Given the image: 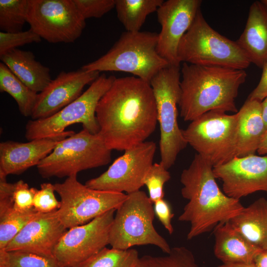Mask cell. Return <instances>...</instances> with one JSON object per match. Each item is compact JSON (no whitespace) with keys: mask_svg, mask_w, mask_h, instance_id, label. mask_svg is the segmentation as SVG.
Masks as SVG:
<instances>
[{"mask_svg":"<svg viewBox=\"0 0 267 267\" xmlns=\"http://www.w3.org/2000/svg\"><path fill=\"white\" fill-rule=\"evenodd\" d=\"M95 115L98 134L111 150H126L145 141L158 122L150 83L135 76L116 78Z\"/></svg>","mask_w":267,"mask_h":267,"instance_id":"cell-1","label":"cell"},{"mask_svg":"<svg viewBox=\"0 0 267 267\" xmlns=\"http://www.w3.org/2000/svg\"><path fill=\"white\" fill-rule=\"evenodd\" d=\"M213 168L197 154L181 174V194L188 202L178 220L190 223L188 240L213 230L238 215L244 207L240 200L228 196L220 189Z\"/></svg>","mask_w":267,"mask_h":267,"instance_id":"cell-2","label":"cell"},{"mask_svg":"<svg viewBox=\"0 0 267 267\" xmlns=\"http://www.w3.org/2000/svg\"><path fill=\"white\" fill-rule=\"evenodd\" d=\"M181 117L192 121L213 110L237 113L235 99L245 82V70L183 63L180 69Z\"/></svg>","mask_w":267,"mask_h":267,"instance_id":"cell-3","label":"cell"},{"mask_svg":"<svg viewBox=\"0 0 267 267\" xmlns=\"http://www.w3.org/2000/svg\"><path fill=\"white\" fill-rule=\"evenodd\" d=\"M158 38L154 32L126 31L105 54L81 69L127 72L150 83L159 71L169 65L157 51Z\"/></svg>","mask_w":267,"mask_h":267,"instance_id":"cell-4","label":"cell"},{"mask_svg":"<svg viewBox=\"0 0 267 267\" xmlns=\"http://www.w3.org/2000/svg\"><path fill=\"white\" fill-rule=\"evenodd\" d=\"M178 57L180 63L241 70L251 64L236 41L221 35L209 25L201 9L179 42Z\"/></svg>","mask_w":267,"mask_h":267,"instance_id":"cell-5","label":"cell"},{"mask_svg":"<svg viewBox=\"0 0 267 267\" xmlns=\"http://www.w3.org/2000/svg\"><path fill=\"white\" fill-rule=\"evenodd\" d=\"M127 195L115 214L109 245L120 250L152 245L166 254L170 253L172 248L154 226L153 204L146 193L139 190Z\"/></svg>","mask_w":267,"mask_h":267,"instance_id":"cell-6","label":"cell"},{"mask_svg":"<svg viewBox=\"0 0 267 267\" xmlns=\"http://www.w3.org/2000/svg\"><path fill=\"white\" fill-rule=\"evenodd\" d=\"M111 152L98 133L83 129L60 141L37 167L43 178H67L107 165Z\"/></svg>","mask_w":267,"mask_h":267,"instance_id":"cell-7","label":"cell"},{"mask_svg":"<svg viewBox=\"0 0 267 267\" xmlns=\"http://www.w3.org/2000/svg\"><path fill=\"white\" fill-rule=\"evenodd\" d=\"M180 75V67L169 65L159 71L150 82L160 126V163L167 170L175 164L178 153L187 145L178 123Z\"/></svg>","mask_w":267,"mask_h":267,"instance_id":"cell-8","label":"cell"},{"mask_svg":"<svg viewBox=\"0 0 267 267\" xmlns=\"http://www.w3.org/2000/svg\"><path fill=\"white\" fill-rule=\"evenodd\" d=\"M115 79L114 76L102 74L78 98L55 114L46 118L29 120L25 127V138L30 141L58 135L66 131L68 127L77 123L90 133L98 134L97 105Z\"/></svg>","mask_w":267,"mask_h":267,"instance_id":"cell-9","label":"cell"},{"mask_svg":"<svg viewBox=\"0 0 267 267\" xmlns=\"http://www.w3.org/2000/svg\"><path fill=\"white\" fill-rule=\"evenodd\" d=\"M237 116L213 110L191 121L183 135L197 154L214 167L236 157Z\"/></svg>","mask_w":267,"mask_h":267,"instance_id":"cell-10","label":"cell"},{"mask_svg":"<svg viewBox=\"0 0 267 267\" xmlns=\"http://www.w3.org/2000/svg\"><path fill=\"white\" fill-rule=\"evenodd\" d=\"M60 198L56 211L58 218L67 228L84 224L113 209L117 210L127 199L124 193L92 189L81 183L77 175L54 184Z\"/></svg>","mask_w":267,"mask_h":267,"instance_id":"cell-11","label":"cell"},{"mask_svg":"<svg viewBox=\"0 0 267 267\" xmlns=\"http://www.w3.org/2000/svg\"><path fill=\"white\" fill-rule=\"evenodd\" d=\"M27 23L50 43H71L82 35L86 20L73 0H28Z\"/></svg>","mask_w":267,"mask_h":267,"instance_id":"cell-12","label":"cell"},{"mask_svg":"<svg viewBox=\"0 0 267 267\" xmlns=\"http://www.w3.org/2000/svg\"><path fill=\"white\" fill-rule=\"evenodd\" d=\"M156 149L152 141H145L128 149L105 172L85 184L92 189L127 194L139 190L153 164Z\"/></svg>","mask_w":267,"mask_h":267,"instance_id":"cell-13","label":"cell"},{"mask_svg":"<svg viewBox=\"0 0 267 267\" xmlns=\"http://www.w3.org/2000/svg\"><path fill=\"white\" fill-rule=\"evenodd\" d=\"M115 209L84 224L69 228L55 246L53 256L61 267H77L109 245Z\"/></svg>","mask_w":267,"mask_h":267,"instance_id":"cell-14","label":"cell"},{"mask_svg":"<svg viewBox=\"0 0 267 267\" xmlns=\"http://www.w3.org/2000/svg\"><path fill=\"white\" fill-rule=\"evenodd\" d=\"M201 0H168L157 10L161 30L157 51L170 65L180 67L178 57L179 42L200 9Z\"/></svg>","mask_w":267,"mask_h":267,"instance_id":"cell-15","label":"cell"},{"mask_svg":"<svg viewBox=\"0 0 267 267\" xmlns=\"http://www.w3.org/2000/svg\"><path fill=\"white\" fill-rule=\"evenodd\" d=\"M213 171L222 181L223 191L230 197L240 200L257 191L267 192V156L235 157L214 167Z\"/></svg>","mask_w":267,"mask_h":267,"instance_id":"cell-16","label":"cell"},{"mask_svg":"<svg viewBox=\"0 0 267 267\" xmlns=\"http://www.w3.org/2000/svg\"><path fill=\"white\" fill-rule=\"evenodd\" d=\"M99 73L81 68L74 71L61 72L38 93L31 116L32 120L48 117L76 100L82 94L84 87L99 77Z\"/></svg>","mask_w":267,"mask_h":267,"instance_id":"cell-17","label":"cell"},{"mask_svg":"<svg viewBox=\"0 0 267 267\" xmlns=\"http://www.w3.org/2000/svg\"><path fill=\"white\" fill-rule=\"evenodd\" d=\"M56 211L39 213L3 250L23 251L53 257L55 246L67 230L59 221Z\"/></svg>","mask_w":267,"mask_h":267,"instance_id":"cell-18","label":"cell"},{"mask_svg":"<svg viewBox=\"0 0 267 267\" xmlns=\"http://www.w3.org/2000/svg\"><path fill=\"white\" fill-rule=\"evenodd\" d=\"M75 132L66 131L58 135L35 139L27 142L13 140L0 143V175H19L37 166L62 140Z\"/></svg>","mask_w":267,"mask_h":267,"instance_id":"cell-19","label":"cell"},{"mask_svg":"<svg viewBox=\"0 0 267 267\" xmlns=\"http://www.w3.org/2000/svg\"><path fill=\"white\" fill-rule=\"evenodd\" d=\"M236 42L251 63L261 69L267 63V5L262 0L251 5L245 28Z\"/></svg>","mask_w":267,"mask_h":267,"instance_id":"cell-20","label":"cell"},{"mask_svg":"<svg viewBox=\"0 0 267 267\" xmlns=\"http://www.w3.org/2000/svg\"><path fill=\"white\" fill-rule=\"evenodd\" d=\"M213 232L214 253L223 264H253L262 250L249 242L228 221L219 224Z\"/></svg>","mask_w":267,"mask_h":267,"instance_id":"cell-21","label":"cell"},{"mask_svg":"<svg viewBox=\"0 0 267 267\" xmlns=\"http://www.w3.org/2000/svg\"><path fill=\"white\" fill-rule=\"evenodd\" d=\"M237 116L236 157H243L255 154L267 131L261 109V102L246 100Z\"/></svg>","mask_w":267,"mask_h":267,"instance_id":"cell-22","label":"cell"},{"mask_svg":"<svg viewBox=\"0 0 267 267\" xmlns=\"http://www.w3.org/2000/svg\"><path fill=\"white\" fill-rule=\"evenodd\" d=\"M0 58L22 82L37 93L42 91L52 80L49 68L36 60L30 51L16 48Z\"/></svg>","mask_w":267,"mask_h":267,"instance_id":"cell-23","label":"cell"},{"mask_svg":"<svg viewBox=\"0 0 267 267\" xmlns=\"http://www.w3.org/2000/svg\"><path fill=\"white\" fill-rule=\"evenodd\" d=\"M251 243L267 250V199L261 197L228 221Z\"/></svg>","mask_w":267,"mask_h":267,"instance_id":"cell-24","label":"cell"},{"mask_svg":"<svg viewBox=\"0 0 267 267\" xmlns=\"http://www.w3.org/2000/svg\"><path fill=\"white\" fill-rule=\"evenodd\" d=\"M163 0H115L119 20L127 32L140 31L146 17L157 11Z\"/></svg>","mask_w":267,"mask_h":267,"instance_id":"cell-25","label":"cell"},{"mask_svg":"<svg viewBox=\"0 0 267 267\" xmlns=\"http://www.w3.org/2000/svg\"><path fill=\"white\" fill-rule=\"evenodd\" d=\"M0 91L7 93L15 100L23 116L31 117L38 93L22 82L2 62L0 63Z\"/></svg>","mask_w":267,"mask_h":267,"instance_id":"cell-26","label":"cell"},{"mask_svg":"<svg viewBox=\"0 0 267 267\" xmlns=\"http://www.w3.org/2000/svg\"><path fill=\"white\" fill-rule=\"evenodd\" d=\"M140 257L134 249L105 247L77 267H138Z\"/></svg>","mask_w":267,"mask_h":267,"instance_id":"cell-27","label":"cell"},{"mask_svg":"<svg viewBox=\"0 0 267 267\" xmlns=\"http://www.w3.org/2000/svg\"><path fill=\"white\" fill-rule=\"evenodd\" d=\"M39 212L34 208L26 212L16 211L13 207L0 211V250L9 243Z\"/></svg>","mask_w":267,"mask_h":267,"instance_id":"cell-28","label":"cell"},{"mask_svg":"<svg viewBox=\"0 0 267 267\" xmlns=\"http://www.w3.org/2000/svg\"><path fill=\"white\" fill-rule=\"evenodd\" d=\"M138 267H199L191 250L184 246L171 248L165 256L140 257Z\"/></svg>","mask_w":267,"mask_h":267,"instance_id":"cell-29","label":"cell"},{"mask_svg":"<svg viewBox=\"0 0 267 267\" xmlns=\"http://www.w3.org/2000/svg\"><path fill=\"white\" fill-rule=\"evenodd\" d=\"M28 6V0H0V31H22L27 22Z\"/></svg>","mask_w":267,"mask_h":267,"instance_id":"cell-30","label":"cell"},{"mask_svg":"<svg viewBox=\"0 0 267 267\" xmlns=\"http://www.w3.org/2000/svg\"><path fill=\"white\" fill-rule=\"evenodd\" d=\"M0 267H61L53 257L23 251L0 250Z\"/></svg>","mask_w":267,"mask_h":267,"instance_id":"cell-31","label":"cell"},{"mask_svg":"<svg viewBox=\"0 0 267 267\" xmlns=\"http://www.w3.org/2000/svg\"><path fill=\"white\" fill-rule=\"evenodd\" d=\"M171 178L170 172L159 163H153L146 173L143 180L149 193V198L153 204L164 198V186Z\"/></svg>","mask_w":267,"mask_h":267,"instance_id":"cell-32","label":"cell"},{"mask_svg":"<svg viewBox=\"0 0 267 267\" xmlns=\"http://www.w3.org/2000/svg\"><path fill=\"white\" fill-rule=\"evenodd\" d=\"M40 37L31 29L16 33L0 32V56L26 44L39 43Z\"/></svg>","mask_w":267,"mask_h":267,"instance_id":"cell-33","label":"cell"},{"mask_svg":"<svg viewBox=\"0 0 267 267\" xmlns=\"http://www.w3.org/2000/svg\"><path fill=\"white\" fill-rule=\"evenodd\" d=\"M54 184L48 182L41 184L40 189H37L34 198L33 208L40 213H48L57 210L60 206V202L55 195Z\"/></svg>","mask_w":267,"mask_h":267,"instance_id":"cell-34","label":"cell"},{"mask_svg":"<svg viewBox=\"0 0 267 267\" xmlns=\"http://www.w3.org/2000/svg\"><path fill=\"white\" fill-rule=\"evenodd\" d=\"M78 10L86 20L99 18L115 7V0H73Z\"/></svg>","mask_w":267,"mask_h":267,"instance_id":"cell-35","label":"cell"},{"mask_svg":"<svg viewBox=\"0 0 267 267\" xmlns=\"http://www.w3.org/2000/svg\"><path fill=\"white\" fill-rule=\"evenodd\" d=\"M37 189L30 187L23 180L15 183L13 194V208L18 212L23 213L33 209V201Z\"/></svg>","mask_w":267,"mask_h":267,"instance_id":"cell-36","label":"cell"},{"mask_svg":"<svg viewBox=\"0 0 267 267\" xmlns=\"http://www.w3.org/2000/svg\"><path fill=\"white\" fill-rule=\"evenodd\" d=\"M155 215L170 234L174 232L172 219L174 216L170 204L166 200L161 199L153 203Z\"/></svg>","mask_w":267,"mask_h":267,"instance_id":"cell-37","label":"cell"},{"mask_svg":"<svg viewBox=\"0 0 267 267\" xmlns=\"http://www.w3.org/2000/svg\"><path fill=\"white\" fill-rule=\"evenodd\" d=\"M260 80L247 99L262 102L267 96V63L262 68Z\"/></svg>","mask_w":267,"mask_h":267,"instance_id":"cell-38","label":"cell"},{"mask_svg":"<svg viewBox=\"0 0 267 267\" xmlns=\"http://www.w3.org/2000/svg\"><path fill=\"white\" fill-rule=\"evenodd\" d=\"M254 264L256 267H267V250H262L255 257Z\"/></svg>","mask_w":267,"mask_h":267,"instance_id":"cell-39","label":"cell"},{"mask_svg":"<svg viewBox=\"0 0 267 267\" xmlns=\"http://www.w3.org/2000/svg\"><path fill=\"white\" fill-rule=\"evenodd\" d=\"M257 152L260 155L267 154V130L261 139Z\"/></svg>","mask_w":267,"mask_h":267,"instance_id":"cell-40","label":"cell"},{"mask_svg":"<svg viewBox=\"0 0 267 267\" xmlns=\"http://www.w3.org/2000/svg\"><path fill=\"white\" fill-rule=\"evenodd\" d=\"M262 114L267 130V96L261 102Z\"/></svg>","mask_w":267,"mask_h":267,"instance_id":"cell-41","label":"cell"},{"mask_svg":"<svg viewBox=\"0 0 267 267\" xmlns=\"http://www.w3.org/2000/svg\"><path fill=\"white\" fill-rule=\"evenodd\" d=\"M218 267H256L254 264H223Z\"/></svg>","mask_w":267,"mask_h":267,"instance_id":"cell-42","label":"cell"},{"mask_svg":"<svg viewBox=\"0 0 267 267\" xmlns=\"http://www.w3.org/2000/svg\"><path fill=\"white\" fill-rule=\"evenodd\" d=\"M262 1L267 5V0H262Z\"/></svg>","mask_w":267,"mask_h":267,"instance_id":"cell-43","label":"cell"}]
</instances>
